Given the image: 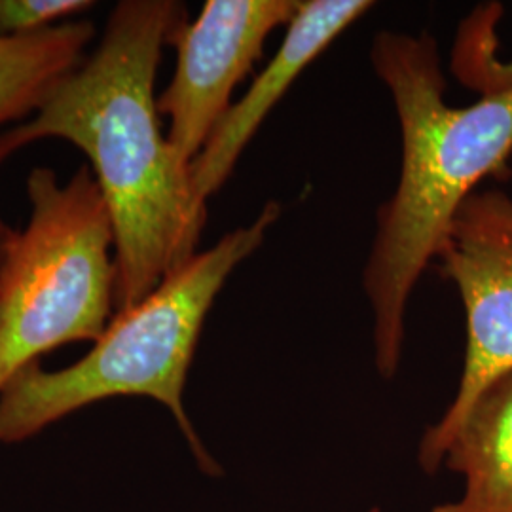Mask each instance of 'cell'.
I'll return each instance as SVG.
<instances>
[{
  "instance_id": "obj_1",
  "label": "cell",
  "mask_w": 512,
  "mask_h": 512,
  "mask_svg": "<svg viewBox=\"0 0 512 512\" xmlns=\"http://www.w3.org/2000/svg\"><path fill=\"white\" fill-rule=\"evenodd\" d=\"M183 19L186 6L175 0L118 2L84 63L29 120L0 133V167L52 137L88 156L114 226L116 311L145 300L198 253L207 219L154 95L162 50Z\"/></svg>"
},
{
  "instance_id": "obj_2",
  "label": "cell",
  "mask_w": 512,
  "mask_h": 512,
  "mask_svg": "<svg viewBox=\"0 0 512 512\" xmlns=\"http://www.w3.org/2000/svg\"><path fill=\"white\" fill-rule=\"evenodd\" d=\"M370 61L391 93L403 137L401 179L378 211L363 274L376 366L393 378L403 355L404 313L421 274L437 260L463 202L507 169L512 90L450 107L439 48L427 33H378Z\"/></svg>"
},
{
  "instance_id": "obj_3",
  "label": "cell",
  "mask_w": 512,
  "mask_h": 512,
  "mask_svg": "<svg viewBox=\"0 0 512 512\" xmlns=\"http://www.w3.org/2000/svg\"><path fill=\"white\" fill-rule=\"evenodd\" d=\"M270 202L186 264L133 308L116 311L103 336L73 365L25 366L0 391V446L35 439L88 406L114 397H147L165 406L203 473L220 475L184 408V387L205 317L239 264L262 245L279 219Z\"/></svg>"
},
{
  "instance_id": "obj_4",
  "label": "cell",
  "mask_w": 512,
  "mask_h": 512,
  "mask_svg": "<svg viewBox=\"0 0 512 512\" xmlns=\"http://www.w3.org/2000/svg\"><path fill=\"white\" fill-rule=\"evenodd\" d=\"M25 186L29 220L0 272V391L52 349L95 344L116 311L114 226L92 167L65 183L35 167Z\"/></svg>"
},
{
  "instance_id": "obj_5",
  "label": "cell",
  "mask_w": 512,
  "mask_h": 512,
  "mask_svg": "<svg viewBox=\"0 0 512 512\" xmlns=\"http://www.w3.org/2000/svg\"><path fill=\"white\" fill-rule=\"evenodd\" d=\"M437 262L465 310L467 346L458 391L420 442L421 469L437 473L450 439L476 399L512 372V196L476 190L459 207Z\"/></svg>"
},
{
  "instance_id": "obj_6",
  "label": "cell",
  "mask_w": 512,
  "mask_h": 512,
  "mask_svg": "<svg viewBox=\"0 0 512 512\" xmlns=\"http://www.w3.org/2000/svg\"><path fill=\"white\" fill-rule=\"evenodd\" d=\"M302 0H207L194 21L183 19L169 44L175 74L158 97L169 118L167 141L190 167L232 107V93L264 52L266 40L293 21Z\"/></svg>"
},
{
  "instance_id": "obj_7",
  "label": "cell",
  "mask_w": 512,
  "mask_h": 512,
  "mask_svg": "<svg viewBox=\"0 0 512 512\" xmlns=\"http://www.w3.org/2000/svg\"><path fill=\"white\" fill-rule=\"evenodd\" d=\"M372 6L370 0H302L277 54L238 103H232L190 165V184L198 202L207 205L228 181L241 152L294 80Z\"/></svg>"
},
{
  "instance_id": "obj_8",
  "label": "cell",
  "mask_w": 512,
  "mask_h": 512,
  "mask_svg": "<svg viewBox=\"0 0 512 512\" xmlns=\"http://www.w3.org/2000/svg\"><path fill=\"white\" fill-rule=\"evenodd\" d=\"M442 465L465 478V490L458 501L427 512H512V372L476 399Z\"/></svg>"
},
{
  "instance_id": "obj_9",
  "label": "cell",
  "mask_w": 512,
  "mask_h": 512,
  "mask_svg": "<svg viewBox=\"0 0 512 512\" xmlns=\"http://www.w3.org/2000/svg\"><path fill=\"white\" fill-rule=\"evenodd\" d=\"M95 38L86 19L21 37H0V128L29 120L55 86L78 69Z\"/></svg>"
},
{
  "instance_id": "obj_10",
  "label": "cell",
  "mask_w": 512,
  "mask_h": 512,
  "mask_svg": "<svg viewBox=\"0 0 512 512\" xmlns=\"http://www.w3.org/2000/svg\"><path fill=\"white\" fill-rule=\"evenodd\" d=\"M88 0H0V37H21L50 29L92 10Z\"/></svg>"
},
{
  "instance_id": "obj_11",
  "label": "cell",
  "mask_w": 512,
  "mask_h": 512,
  "mask_svg": "<svg viewBox=\"0 0 512 512\" xmlns=\"http://www.w3.org/2000/svg\"><path fill=\"white\" fill-rule=\"evenodd\" d=\"M16 228H12L6 219L2 217L0 213V272H2V264H4V255H6V247H8V241L12 238Z\"/></svg>"
}]
</instances>
